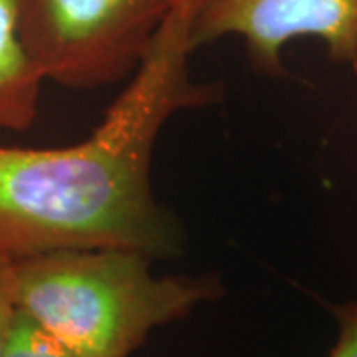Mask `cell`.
Segmentation results:
<instances>
[{"instance_id": "1", "label": "cell", "mask_w": 357, "mask_h": 357, "mask_svg": "<svg viewBox=\"0 0 357 357\" xmlns=\"http://www.w3.org/2000/svg\"><path fill=\"white\" fill-rule=\"evenodd\" d=\"M201 0H177L128 88L88 139L68 147L0 145V250L30 256L129 248L165 260L181 252L175 218L157 203L153 151L178 112L218 102L191 76Z\"/></svg>"}, {"instance_id": "2", "label": "cell", "mask_w": 357, "mask_h": 357, "mask_svg": "<svg viewBox=\"0 0 357 357\" xmlns=\"http://www.w3.org/2000/svg\"><path fill=\"white\" fill-rule=\"evenodd\" d=\"M129 248L58 250L16 260V306L76 357H129L151 332L215 302V274H155Z\"/></svg>"}, {"instance_id": "6", "label": "cell", "mask_w": 357, "mask_h": 357, "mask_svg": "<svg viewBox=\"0 0 357 357\" xmlns=\"http://www.w3.org/2000/svg\"><path fill=\"white\" fill-rule=\"evenodd\" d=\"M4 357H76L68 349H64L58 342H54L50 335L34 326L20 312L14 319L13 333L8 340V347Z\"/></svg>"}, {"instance_id": "5", "label": "cell", "mask_w": 357, "mask_h": 357, "mask_svg": "<svg viewBox=\"0 0 357 357\" xmlns=\"http://www.w3.org/2000/svg\"><path fill=\"white\" fill-rule=\"evenodd\" d=\"M44 82L20 34V0H0V129L32 128Z\"/></svg>"}, {"instance_id": "3", "label": "cell", "mask_w": 357, "mask_h": 357, "mask_svg": "<svg viewBox=\"0 0 357 357\" xmlns=\"http://www.w3.org/2000/svg\"><path fill=\"white\" fill-rule=\"evenodd\" d=\"M177 0H20V34L46 82L98 89L131 77Z\"/></svg>"}, {"instance_id": "8", "label": "cell", "mask_w": 357, "mask_h": 357, "mask_svg": "<svg viewBox=\"0 0 357 357\" xmlns=\"http://www.w3.org/2000/svg\"><path fill=\"white\" fill-rule=\"evenodd\" d=\"M337 321V340L328 357H357V302L332 307Z\"/></svg>"}, {"instance_id": "7", "label": "cell", "mask_w": 357, "mask_h": 357, "mask_svg": "<svg viewBox=\"0 0 357 357\" xmlns=\"http://www.w3.org/2000/svg\"><path fill=\"white\" fill-rule=\"evenodd\" d=\"M16 316V260L0 250V357L6 354Z\"/></svg>"}, {"instance_id": "4", "label": "cell", "mask_w": 357, "mask_h": 357, "mask_svg": "<svg viewBox=\"0 0 357 357\" xmlns=\"http://www.w3.org/2000/svg\"><path fill=\"white\" fill-rule=\"evenodd\" d=\"M227 36L243 40L264 76L284 74L282 52L300 38L324 42L330 60L357 72V0H201L192 48Z\"/></svg>"}]
</instances>
